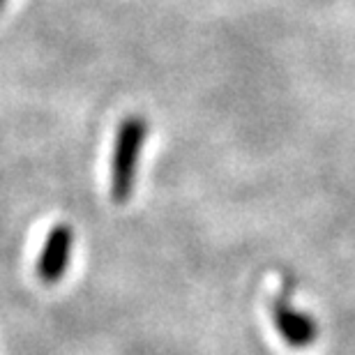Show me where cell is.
Wrapping results in <instances>:
<instances>
[{
	"label": "cell",
	"mask_w": 355,
	"mask_h": 355,
	"mask_svg": "<svg viewBox=\"0 0 355 355\" xmlns=\"http://www.w3.org/2000/svg\"><path fill=\"white\" fill-rule=\"evenodd\" d=\"M148 137V123L141 116H127L118 125L111 157V196L116 203H125L134 194L139 173V159Z\"/></svg>",
	"instance_id": "obj_1"
},
{
	"label": "cell",
	"mask_w": 355,
	"mask_h": 355,
	"mask_svg": "<svg viewBox=\"0 0 355 355\" xmlns=\"http://www.w3.org/2000/svg\"><path fill=\"white\" fill-rule=\"evenodd\" d=\"M72 243L74 233L67 224H58L49 231L37 259V275L44 284H58L62 279L69 266V257H72Z\"/></svg>",
	"instance_id": "obj_2"
},
{
	"label": "cell",
	"mask_w": 355,
	"mask_h": 355,
	"mask_svg": "<svg viewBox=\"0 0 355 355\" xmlns=\"http://www.w3.org/2000/svg\"><path fill=\"white\" fill-rule=\"evenodd\" d=\"M272 321L282 339L293 349H304V346L316 342V323L307 314L291 307L286 300H277L272 307Z\"/></svg>",
	"instance_id": "obj_3"
},
{
	"label": "cell",
	"mask_w": 355,
	"mask_h": 355,
	"mask_svg": "<svg viewBox=\"0 0 355 355\" xmlns=\"http://www.w3.org/2000/svg\"><path fill=\"white\" fill-rule=\"evenodd\" d=\"M3 5H5V0H0V10H3Z\"/></svg>",
	"instance_id": "obj_4"
}]
</instances>
